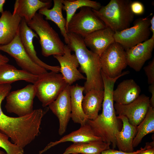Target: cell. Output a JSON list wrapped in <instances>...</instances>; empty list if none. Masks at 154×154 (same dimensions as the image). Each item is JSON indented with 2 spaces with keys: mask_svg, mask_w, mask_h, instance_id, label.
<instances>
[{
  "mask_svg": "<svg viewBox=\"0 0 154 154\" xmlns=\"http://www.w3.org/2000/svg\"><path fill=\"white\" fill-rule=\"evenodd\" d=\"M103 81L104 96L102 112L96 119L88 120L87 123L96 135L101 137L103 141L112 144L115 148L116 146L115 135L120 130L113 98L116 80L106 77L103 79Z\"/></svg>",
  "mask_w": 154,
  "mask_h": 154,
  "instance_id": "1",
  "label": "cell"
},
{
  "mask_svg": "<svg viewBox=\"0 0 154 154\" xmlns=\"http://www.w3.org/2000/svg\"><path fill=\"white\" fill-rule=\"evenodd\" d=\"M67 35L69 44L67 45L74 52L80 70L86 76L84 93L92 89L104 90L100 57L88 48L83 38L71 33Z\"/></svg>",
  "mask_w": 154,
  "mask_h": 154,
  "instance_id": "2",
  "label": "cell"
},
{
  "mask_svg": "<svg viewBox=\"0 0 154 154\" xmlns=\"http://www.w3.org/2000/svg\"><path fill=\"white\" fill-rule=\"evenodd\" d=\"M130 0H111L98 10L92 9L97 17L114 33L129 28L134 14L131 11Z\"/></svg>",
  "mask_w": 154,
  "mask_h": 154,
  "instance_id": "3",
  "label": "cell"
},
{
  "mask_svg": "<svg viewBox=\"0 0 154 154\" xmlns=\"http://www.w3.org/2000/svg\"><path fill=\"white\" fill-rule=\"evenodd\" d=\"M28 26L35 31L39 38L42 55H63L65 44L58 33L51 26L43 16L37 13L32 19L27 23Z\"/></svg>",
  "mask_w": 154,
  "mask_h": 154,
  "instance_id": "4",
  "label": "cell"
},
{
  "mask_svg": "<svg viewBox=\"0 0 154 154\" xmlns=\"http://www.w3.org/2000/svg\"><path fill=\"white\" fill-rule=\"evenodd\" d=\"M33 84L36 96L44 107L54 101L68 85L61 74L53 71L47 72L38 76Z\"/></svg>",
  "mask_w": 154,
  "mask_h": 154,
  "instance_id": "5",
  "label": "cell"
},
{
  "mask_svg": "<svg viewBox=\"0 0 154 154\" xmlns=\"http://www.w3.org/2000/svg\"><path fill=\"white\" fill-rule=\"evenodd\" d=\"M106 27L92 8L84 7L71 18L66 31L67 33H74L84 38L92 32Z\"/></svg>",
  "mask_w": 154,
  "mask_h": 154,
  "instance_id": "6",
  "label": "cell"
},
{
  "mask_svg": "<svg viewBox=\"0 0 154 154\" xmlns=\"http://www.w3.org/2000/svg\"><path fill=\"white\" fill-rule=\"evenodd\" d=\"M36 96L33 84H29L23 88L10 92L6 97L5 108L8 112L18 117L29 114L33 111V103Z\"/></svg>",
  "mask_w": 154,
  "mask_h": 154,
  "instance_id": "7",
  "label": "cell"
},
{
  "mask_svg": "<svg viewBox=\"0 0 154 154\" xmlns=\"http://www.w3.org/2000/svg\"><path fill=\"white\" fill-rule=\"evenodd\" d=\"M101 70L111 78L120 75L127 66L125 50L119 43L111 44L100 56Z\"/></svg>",
  "mask_w": 154,
  "mask_h": 154,
  "instance_id": "8",
  "label": "cell"
},
{
  "mask_svg": "<svg viewBox=\"0 0 154 154\" xmlns=\"http://www.w3.org/2000/svg\"><path fill=\"white\" fill-rule=\"evenodd\" d=\"M150 19L142 18L137 20L133 26L114 33L115 41L126 50L143 42L149 38Z\"/></svg>",
  "mask_w": 154,
  "mask_h": 154,
  "instance_id": "9",
  "label": "cell"
},
{
  "mask_svg": "<svg viewBox=\"0 0 154 154\" xmlns=\"http://www.w3.org/2000/svg\"><path fill=\"white\" fill-rule=\"evenodd\" d=\"M11 89L10 84H0V130L13 141L23 134L27 127V121L25 116L11 117L5 114L2 111V102L10 92Z\"/></svg>",
  "mask_w": 154,
  "mask_h": 154,
  "instance_id": "10",
  "label": "cell"
},
{
  "mask_svg": "<svg viewBox=\"0 0 154 154\" xmlns=\"http://www.w3.org/2000/svg\"><path fill=\"white\" fill-rule=\"evenodd\" d=\"M0 50L13 57L18 65L24 70L38 76L47 72L46 69L37 64L29 57L21 43L19 31L11 42L0 46Z\"/></svg>",
  "mask_w": 154,
  "mask_h": 154,
  "instance_id": "11",
  "label": "cell"
},
{
  "mask_svg": "<svg viewBox=\"0 0 154 154\" xmlns=\"http://www.w3.org/2000/svg\"><path fill=\"white\" fill-rule=\"evenodd\" d=\"M149 99V97L143 94L129 104L115 103L114 106L117 115L125 117L130 123L137 126L146 115L150 106Z\"/></svg>",
  "mask_w": 154,
  "mask_h": 154,
  "instance_id": "12",
  "label": "cell"
},
{
  "mask_svg": "<svg viewBox=\"0 0 154 154\" xmlns=\"http://www.w3.org/2000/svg\"><path fill=\"white\" fill-rule=\"evenodd\" d=\"M68 85L57 98L49 105L52 112L57 117L59 122L58 134L62 135L66 131L71 118V106L69 90Z\"/></svg>",
  "mask_w": 154,
  "mask_h": 154,
  "instance_id": "13",
  "label": "cell"
},
{
  "mask_svg": "<svg viewBox=\"0 0 154 154\" xmlns=\"http://www.w3.org/2000/svg\"><path fill=\"white\" fill-rule=\"evenodd\" d=\"M19 32L20 40L23 48L34 62L46 70L57 73L60 72V66L49 65L38 58L35 49L33 40L35 37L38 39V37L37 34L28 26L27 22L23 18H22L21 21Z\"/></svg>",
  "mask_w": 154,
  "mask_h": 154,
  "instance_id": "14",
  "label": "cell"
},
{
  "mask_svg": "<svg viewBox=\"0 0 154 154\" xmlns=\"http://www.w3.org/2000/svg\"><path fill=\"white\" fill-rule=\"evenodd\" d=\"M71 50L66 45L64 47V53L62 55L53 56L59 62L60 72L66 83L71 85L76 81L86 80L77 68L79 64L75 54L71 53Z\"/></svg>",
  "mask_w": 154,
  "mask_h": 154,
  "instance_id": "15",
  "label": "cell"
},
{
  "mask_svg": "<svg viewBox=\"0 0 154 154\" xmlns=\"http://www.w3.org/2000/svg\"><path fill=\"white\" fill-rule=\"evenodd\" d=\"M154 48V37L125 50L127 65L139 71L145 62L152 56Z\"/></svg>",
  "mask_w": 154,
  "mask_h": 154,
  "instance_id": "16",
  "label": "cell"
},
{
  "mask_svg": "<svg viewBox=\"0 0 154 154\" xmlns=\"http://www.w3.org/2000/svg\"><path fill=\"white\" fill-rule=\"evenodd\" d=\"M114 32L108 27L96 31L84 37L87 47L100 57L107 48L115 42Z\"/></svg>",
  "mask_w": 154,
  "mask_h": 154,
  "instance_id": "17",
  "label": "cell"
},
{
  "mask_svg": "<svg viewBox=\"0 0 154 154\" xmlns=\"http://www.w3.org/2000/svg\"><path fill=\"white\" fill-rule=\"evenodd\" d=\"M22 18L9 11H4L0 17V46L11 42L17 34Z\"/></svg>",
  "mask_w": 154,
  "mask_h": 154,
  "instance_id": "18",
  "label": "cell"
},
{
  "mask_svg": "<svg viewBox=\"0 0 154 154\" xmlns=\"http://www.w3.org/2000/svg\"><path fill=\"white\" fill-rule=\"evenodd\" d=\"M101 140H102L101 138L95 135L87 122L81 125L78 129L65 135L58 140L51 142L43 149L39 151V154H42L51 147L63 143L72 142L74 143Z\"/></svg>",
  "mask_w": 154,
  "mask_h": 154,
  "instance_id": "19",
  "label": "cell"
},
{
  "mask_svg": "<svg viewBox=\"0 0 154 154\" xmlns=\"http://www.w3.org/2000/svg\"><path fill=\"white\" fill-rule=\"evenodd\" d=\"M141 92L140 87L133 79L124 80L114 90V101L121 104H129L137 98Z\"/></svg>",
  "mask_w": 154,
  "mask_h": 154,
  "instance_id": "20",
  "label": "cell"
},
{
  "mask_svg": "<svg viewBox=\"0 0 154 154\" xmlns=\"http://www.w3.org/2000/svg\"><path fill=\"white\" fill-rule=\"evenodd\" d=\"M117 117L121 121L123 125L121 130L115 135L116 146L119 150L132 152L134 151L133 141L137 132V126L130 123L124 116H118Z\"/></svg>",
  "mask_w": 154,
  "mask_h": 154,
  "instance_id": "21",
  "label": "cell"
},
{
  "mask_svg": "<svg viewBox=\"0 0 154 154\" xmlns=\"http://www.w3.org/2000/svg\"><path fill=\"white\" fill-rule=\"evenodd\" d=\"M69 90L71 106V118L74 123L81 125L85 124L88 120L82 107L84 88L78 84L70 85Z\"/></svg>",
  "mask_w": 154,
  "mask_h": 154,
  "instance_id": "22",
  "label": "cell"
},
{
  "mask_svg": "<svg viewBox=\"0 0 154 154\" xmlns=\"http://www.w3.org/2000/svg\"><path fill=\"white\" fill-rule=\"evenodd\" d=\"M38 76L23 70L17 69L13 66L6 63L0 65V84H9L23 80L34 84Z\"/></svg>",
  "mask_w": 154,
  "mask_h": 154,
  "instance_id": "23",
  "label": "cell"
},
{
  "mask_svg": "<svg viewBox=\"0 0 154 154\" xmlns=\"http://www.w3.org/2000/svg\"><path fill=\"white\" fill-rule=\"evenodd\" d=\"M51 4V1H50L16 0L14 4L13 14L23 18L27 23L32 19L37 11L44 7L49 8Z\"/></svg>",
  "mask_w": 154,
  "mask_h": 154,
  "instance_id": "24",
  "label": "cell"
},
{
  "mask_svg": "<svg viewBox=\"0 0 154 154\" xmlns=\"http://www.w3.org/2000/svg\"><path fill=\"white\" fill-rule=\"evenodd\" d=\"M104 96V90H91L84 96L82 107L88 120H94L98 117Z\"/></svg>",
  "mask_w": 154,
  "mask_h": 154,
  "instance_id": "25",
  "label": "cell"
},
{
  "mask_svg": "<svg viewBox=\"0 0 154 154\" xmlns=\"http://www.w3.org/2000/svg\"><path fill=\"white\" fill-rule=\"evenodd\" d=\"M53 2V6L52 9L42 8L39 10L38 13L44 16L46 20H50L56 24L59 29L65 42L68 45L69 40L66 29V19L62 13V0H54Z\"/></svg>",
  "mask_w": 154,
  "mask_h": 154,
  "instance_id": "26",
  "label": "cell"
},
{
  "mask_svg": "<svg viewBox=\"0 0 154 154\" xmlns=\"http://www.w3.org/2000/svg\"><path fill=\"white\" fill-rule=\"evenodd\" d=\"M110 144L102 140L74 143L63 154H100L110 149Z\"/></svg>",
  "mask_w": 154,
  "mask_h": 154,
  "instance_id": "27",
  "label": "cell"
},
{
  "mask_svg": "<svg viewBox=\"0 0 154 154\" xmlns=\"http://www.w3.org/2000/svg\"><path fill=\"white\" fill-rule=\"evenodd\" d=\"M62 10L66 13V29L71 18L78 9L87 7L98 10L102 6L100 3L90 0H62Z\"/></svg>",
  "mask_w": 154,
  "mask_h": 154,
  "instance_id": "28",
  "label": "cell"
},
{
  "mask_svg": "<svg viewBox=\"0 0 154 154\" xmlns=\"http://www.w3.org/2000/svg\"><path fill=\"white\" fill-rule=\"evenodd\" d=\"M154 132V108L150 106L143 119L137 126V132L133 141V148L137 147L147 134Z\"/></svg>",
  "mask_w": 154,
  "mask_h": 154,
  "instance_id": "29",
  "label": "cell"
},
{
  "mask_svg": "<svg viewBox=\"0 0 154 154\" xmlns=\"http://www.w3.org/2000/svg\"><path fill=\"white\" fill-rule=\"evenodd\" d=\"M9 138L0 130V147L3 149L7 154H23L24 149L12 143Z\"/></svg>",
  "mask_w": 154,
  "mask_h": 154,
  "instance_id": "30",
  "label": "cell"
},
{
  "mask_svg": "<svg viewBox=\"0 0 154 154\" xmlns=\"http://www.w3.org/2000/svg\"><path fill=\"white\" fill-rule=\"evenodd\" d=\"M145 73L147 76L148 84L149 85L154 84V59L143 68Z\"/></svg>",
  "mask_w": 154,
  "mask_h": 154,
  "instance_id": "31",
  "label": "cell"
},
{
  "mask_svg": "<svg viewBox=\"0 0 154 154\" xmlns=\"http://www.w3.org/2000/svg\"><path fill=\"white\" fill-rule=\"evenodd\" d=\"M130 8L133 13L137 15L143 14L145 10L143 5L138 1L132 2L130 5Z\"/></svg>",
  "mask_w": 154,
  "mask_h": 154,
  "instance_id": "32",
  "label": "cell"
},
{
  "mask_svg": "<svg viewBox=\"0 0 154 154\" xmlns=\"http://www.w3.org/2000/svg\"><path fill=\"white\" fill-rule=\"evenodd\" d=\"M143 148L141 147L140 149L131 152H127L120 150H115L110 148L102 152L100 154H137L141 151Z\"/></svg>",
  "mask_w": 154,
  "mask_h": 154,
  "instance_id": "33",
  "label": "cell"
},
{
  "mask_svg": "<svg viewBox=\"0 0 154 154\" xmlns=\"http://www.w3.org/2000/svg\"><path fill=\"white\" fill-rule=\"evenodd\" d=\"M137 154H154V142L146 143L143 149Z\"/></svg>",
  "mask_w": 154,
  "mask_h": 154,
  "instance_id": "34",
  "label": "cell"
},
{
  "mask_svg": "<svg viewBox=\"0 0 154 154\" xmlns=\"http://www.w3.org/2000/svg\"><path fill=\"white\" fill-rule=\"evenodd\" d=\"M149 91L151 94V96L149 99L150 106L154 108V84L149 85Z\"/></svg>",
  "mask_w": 154,
  "mask_h": 154,
  "instance_id": "35",
  "label": "cell"
},
{
  "mask_svg": "<svg viewBox=\"0 0 154 154\" xmlns=\"http://www.w3.org/2000/svg\"><path fill=\"white\" fill-rule=\"evenodd\" d=\"M9 61L8 58L5 55H3L0 52V65L7 63Z\"/></svg>",
  "mask_w": 154,
  "mask_h": 154,
  "instance_id": "36",
  "label": "cell"
},
{
  "mask_svg": "<svg viewBox=\"0 0 154 154\" xmlns=\"http://www.w3.org/2000/svg\"><path fill=\"white\" fill-rule=\"evenodd\" d=\"M150 29L152 33V36L154 37V16L152 17L150 20Z\"/></svg>",
  "mask_w": 154,
  "mask_h": 154,
  "instance_id": "37",
  "label": "cell"
},
{
  "mask_svg": "<svg viewBox=\"0 0 154 154\" xmlns=\"http://www.w3.org/2000/svg\"><path fill=\"white\" fill-rule=\"evenodd\" d=\"M6 1L5 0H0V13L2 14L4 12L3 7Z\"/></svg>",
  "mask_w": 154,
  "mask_h": 154,
  "instance_id": "38",
  "label": "cell"
},
{
  "mask_svg": "<svg viewBox=\"0 0 154 154\" xmlns=\"http://www.w3.org/2000/svg\"><path fill=\"white\" fill-rule=\"evenodd\" d=\"M0 154H7L6 153H5L4 151L0 150Z\"/></svg>",
  "mask_w": 154,
  "mask_h": 154,
  "instance_id": "39",
  "label": "cell"
}]
</instances>
